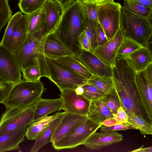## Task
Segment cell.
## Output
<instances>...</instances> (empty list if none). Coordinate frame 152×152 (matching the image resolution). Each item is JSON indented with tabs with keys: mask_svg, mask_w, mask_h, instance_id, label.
<instances>
[{
	"mask_svg": "<svg viewBox=\"0 0 152 152\" xmlns=\"http://www.w3.org/2000/svg\"><path fill=\"white\" fill-rule=\"evenodd\" d=\"M63 104L60 98L55 99L40 98L34 105V114L32 122L36 121L55 111H60Z\"/></svg>",
	"mask_w": 152,
	"mask_h": 152,
	"instance_id": "ffe728a7",
	"label": "cell"
},
{
	"mask_svg": "<svg viewBox=\"0 0 152 152\" xmlns=\"http://www.w3.org/2000/svg\"><path fill=\"white\" fill-rule=\"evenodd\" d=\"M21 71L14 54L0 44V79L14 85L22 80Z\"/></svg>",
	"mask_w": 152,
	"mask_h": 152,
	"instance_id": "30bf717a",
	"label": "cell"
},
{
	"mask_svg": "<svg viewBox=\"0 0 152 152\" xmlns=\"http://www.w3.org/2000/svg\"><path fill=\"white\" fill-rule=\"evenodd\" d=\"M130 1L138 3L152 8V0H129Z\"/></svg>",
	"mask_w": 152,
	"mask_h": 152,
	"instance_id": "bcb514c9",
	"label": "cell"
},
{
	"mask_svg": "<svg viewBox=\"0 0 152 152\" xmlns=\"http://www.w3.org/2000/svg\"><path fill=\"white\" fill-rule=\"evenodd\" d=\"M75 57L92 75L112 77V68L104 63L93 53L81 49Z\"/></svg>",
	"mask_w": 152,
	"mask_h": 152,
	"instance_id": "9a60e30c",
	"label": "cell"
},
{
	"mask_svg": "<svg viewBox=\"0 0 152 152\" xmlns=\"http://www.w3.org/2000/svg\"><path fill=\"white\" fill-rule=\"evenodd\" d=\"M22 73L23 79L27 81L39 80L41 77H44L40 67L37 65L27 67Z\"/></svg>",
	"mask_w": 152,
	"mask_h": 152,
	"instance_id": "d590c367",
	"label": "cell"
},
{
	"mask_svg": "<svg viewBox=\"0 0 152 152\" xmlns=\"http://www.w3.org/2000/svg\"><path fill=\"white\" fill-rule=\"evenodd\" d=\"M55 0L56 1H57V2H58L60 4H61V0Z\"/></svg>",
	"mask_w": 152,
	"mask_h": 152,
	"instance_id": "816d5d0a",
	"label": "cell"
},
{
	"mask_svg": "<svg viewBox=\"0 0 152 152\" xmlns=\"http://www.w3.org/2000/svg\"><path fill=\"white\" fill-rule=\"evenodd\" d=\"M87 83L96 87L106 94H116L112 77L92 75Z\"/></svg>",
	"mask_w": 152,
	"mask_h": 152,
	"instance_id": "4316f807",
	"label": "cell"
},
{
	"mask_svg": "<svg viewBox=\"0 0 152 152\" xmlns=\"http://www.w3.org/2000/svg\"><path fill=\"white\" fill-rule=\"evenodd\" d=\"M59 95L63 102L61 110L72 113L87 116L90 101L76 89H65L61 91Z\"/></svg>",
	"mask_w": 152,
	"mask_h": 152,
	"instance_id": "7c38bea8",
	"label": "cell"
},
{
	"mask_svg": "<svg viewBox=\"0 0 152 152\" xmlns=\"http://www.w3.org/2000/svg\"><path fill=\"white\" fill-rule=\"evenodd\" d=\"M34 105L26 108H13L6 110L1 115L0 137L33 121Z\"/></svg>",
	"mask_w": 152,
	"mask_h": 152,
	"instance_id": "9c48e42d",
	"label": "cell"
},
{
	"mask_svg": "<svg viewBox=\"0 0 152 152\" xmlns=\"http://www.w3.org/2000/svg\"><path fill=\"white\" fill-rule=\"evenodd\" d=\"M121 27L125 36L142 46H147L152 36V21L136 15L123 6L121 10Z\"/></svg>",
	"mask_w": 152,
	"mask_h": 152,
	"instance_id": "5b68a950",
	"label": "cell"
},
{
	"mask_svg": "<svg viewBox=\"0 0 152 152\" xmlns=\"http://www.w3.org/2000/svg\"><path fill=\"white\" fill-rule=\"evenodd\" d=\"M117 124L118 123L117 120L113 118L105 120L101 123L102 125L106 126H110Z\"/></svg>",
	"mask_w": 152,
	"mask_h": 152,
	"instance_id": "f6af8a7d",
	"label": "cell"
},
{
	"mask_svg": "<svg viewBox=\"0 0 152 152\" xmlns=\"http://www.w3.org/2000/svg\"><path fill=\"white\" fill-rule=\"evenodd\" d=\"M124 6L136 15L152 21V8L129 0H123Z\"/></svg>",
	"mask_w": 152,
	"mask_h": 152,
	"instance_id": "4dcf8cb0",
	"label": "cell"
},
{
	"mask_svg": "<svg viewBox=\"0 0 152 152\" xmlns=\"http://www.w3.org/2000/svg\"><path fill=\"white\" fill-rule=\"evenodd\" d=\"M45 91L43 83L40 80H22L14 85L3 104L6 110L27 108L34 105Z\"/></svg>",
	"mask_w": 152,
	"mask_h": 152,
	"instance_id": "277c9868",
	"label": "cell"
},
{
	"mask_svg": "<svg viewBox=\"0 0 152 152\" xmlns=\"http://www.w3.org/2000/svg\"><path fill=\"white\" fill-rule=\"evenodd\" d=\"M27 126H23L0 137V152L19 150V144L25 140Z\"/></svg>",
	"mask_w": 152,
	"mask_h": 152,
	"instance_id": "44dd1931",
	"label": "cell"
},
{
	"mask_svg": "<svg viewBox=\"0 0 152 152\" xmlns=\"http://www.w3.org/2000/svg\"><path fill=\"white\" fill-rule=\"evenodd\" d=\"M144 145L142 146L139 148L134 150L131 151V152H152V146L143 148Z\"/></svg>",
	"mask_w": 152,
	"mask_h": 152,
	"instance_id": "7dc6e473",
	"label": "cell"
},
{
	"mask_svg": "<svg viewBox=\"0 0 152 152\" xmlns=\"http://www.w3.org/2000/svg\"><path fill=\"white\" fill-rule=\"evenodd\" d=\"M81 87L82 95L90 101L100 99L107 95L96 87L87 83Z\"/></svg>",
	"mask_w": 152,
	"mask_h": 152,
	"instance_id": "e575fe53",
	"label": "cell"
},
{
	"mask_svg": "<svg viewBox=\"0 0 152 152\" xmlns=\"http://www.w3.org/2000/svg\"><path fill=\"white\" fill-rule=\"evenodd\" d=\"M112 70L114 86L121 107L126 114H141L142 109L135 85V72L125 58L116 57Z\"/></svg>",
	"mask_w": 152,
	"mask_h": 152,
	"instance_id": "6da1fadb",
	"label": "cell"
},
{
	"mask_svg": "<svg viewBox=\"0 0 152 152\" xmlns=\"http://www.w3.org/2000/svg\"><path fill=\"white\" fill-rule=\"evenodd\" d=\"M13 86L0 79V103H3L5 100Z\"/></svg>",
	"mask_w": 152,
	"mask_h": 152,
	"instance_id": "ab89813d",
	"label": "cell"
},
{
	"mask_svg": "<svg viewBox=\"0 0 152 152\" xmlns=\"http://www.w3.org/2000/svg\"><path fill=\"white\" fill-rule=\"evenodd\" d=\"M59 113V112H58L53 115L46 116L30 124L26 131L27 139L29 140H35Z\"/></svg>",
	"mask_w": 152,
	"mask_h": 152,
	"instance_id": "484cf974",
	"label": "cell"
},
{
	"mask_svg": "<svg viewBox=\"0 0 152 152\" xmlns=\"http://www.w3.org/2000/svg\"><path fill=\"white\" fill-rule=\"evenodd\" d=\"M142 47L135 41L125 36L119 48L116 57L118 59L126 58Z\"/></svg>",
	"mask_w": 152,
	"mask_h": 152,
	"instance_id": "f546056e",
	"label": "cell"
},
{
	"mask_svg": "<svg viewBox=\"0 0 152 152\" xmlns=\"http://www.w3.org/2000/svg\"><path fill=\"white\" fill-rule=\"evenodd\" d=\"M86 117V116L66 112L53 136L52 144L72 133Z\"/></svg>",
	"mask_w": 152,
	"mask_h": 152,
	"instance_id": "e0dca14e",
	"label": "cell"
},
{
	"mask_svg": "<svg viewBox=\"0 0 152 152\" xmlns=\"http://www.w3.org/2000/svg\"><path fill=\"white\" fill-rule=\"evenodd\" d=\"M124 36V32L121 27L112 39L97 47L93 53L104 63L112 68L115 64L119 48Z\"/></svg>",
	"mask_w": 152,
	"mask_h": 152,
	"instance_id": "5bb4252c",
	"label": "cell"
},
{
	"mask_svg": "<svg viewBox=\"0 0 152 152\" xmlns=\"http://www.w3.org/2000/svg\"><path fill=\"white\" fill-rule=\"evenodd\" d=\"M135 72L144 70L152 63L151 52L147 46H142L125 58Z\"/></svg>",
	"mask_w": 152,
	"mask_h": 152,
	"instance_id": "d6986e66",
	"label": "cell"
},
{
	"mask_svg": "<svg viewBox=\"0 0 152 152\" xmlns=\"http://www.w3.org/2000/svg\"></svg>",
	"mask_w": 152,
	"mask_h": 152,
	"instance_id": "f5cc1de1",
	"label": "cell"
},
{
	"mask_svg": "<svg viewBox=\"0 0 152 152\" xmlns=\"http://www.w3.org/2000/svg\"><path fill=\"white\" fill-rule=\"evenodd\" d=\"M126 114L129 123L136 129L139 130L144 137L146 135L152 134V123L144 119L141 114H137L134 112Z\"/></svg>",
	"mask_w": 152,
	"mask_h": 152,
	"instance_id": "83f0119b",
	"label": "cell"
},
{
	"mask_svg": "<svg viewBox=\"0 0 152 152\" xmlns=\"http://www.w3.org/2000/svg\"><path fill=\"white\" fill-rule=\"evenodd\" d=\"M76 0H61V4L64 10Z\"/></svg>",
	"mask_w": 152,
	"mask_h": 152,
	"instance_id": "c3c4849f",
	"label": "cell"
},
{
	"mask_svg": "<svg viewBox=\"0 0 152 152\" xmlns=\"http://www.w3.org/2000/svg\"><path fill=\"white\" fill-rule=\"evenodd\" d=\"M135 83L140 104L147 115L152 121V77L144 70L135 73Z\"/></svg>",
	"mask_w": 152,
	"mask_h": 152,
	"instance_id": "8fae6325",
	"label": "cell"
},
{
	"mask_svg": "<svg viewBox=\"0 0 152 152\" xmlns=\"http://www.w3.org/2000/svg\"><path fill=\"white\" fill-rule=\"evenodd\" d=\"M81 2L87 4H96L97 0H79Z\"/></svg>",
	"mask_w": 152,
	"mask_h": 152,
	"instance_id": "681fc988",
	"label": "cell"
},
{
	"mask_svg": "<svg viewBox=\"0 0 152 152\" xmlns=\"http://www.w3.org/2000/svg\"><path fill=\"white\" fill-rule=\"evenodd\" d=\"M100 99L107 105L113 114H116L118 110L121 106L117 94H107Z\"/></svg>",
	"mask_w": 152,
	"mask_h": 152,
	"instance_id": "f35d334b",
	"label": "cell"
},
{
	"mask_svg": "<svg viewBox=\"0 0 152 152\" xmlns=\"http://www.w3.org/2000/svg\"><path fill=\"white\" fill-rule=\"evenodd\" d=\"M66 112H59L58 115L52 120L42 133L35 140L31 152H36L48 143L51 142L53 136Z\"/></svg>",
	"mask_w": 152,
	"mask_h": 152,
	"instance_id": "603a6c76",
	"label": "cell"
},
{
	"mask_svg": "<svg viewBox=\"0 0 152 152\" xmlns=\"http://www.w3.org/2000/svg\"><path fill=\"white\" fill-rule=\"evenodd\" d=\"M47 0H19L18 6L22 12L29 15L43 7Z\"/></svg>",
	"mask_w": 152,
	"mask_h": 152,
	"instance_id": "d6a6232c",
	"label": "cell"
},
{
	"mask_svg": "<svg viewBox=\"0 0 152 152\" xmlns=\"http://www.w3.org/2000/svg\"><path fill=\"white\" fill-rule=\"evenodd\" d=\"M28 15V34L31 36L46 23L43 7L41 8Z\"/></svg>",
	"mask_w": 152,
	"mask_h": 152,
	"instance_id": "f1b7e54d",
	"label": "cell"
},
{
	"mask_svg": "<svg viewBox=\"0 0 152 152\" xmlns=\"http://www.w3.org/2000/svg\"><path fill=\"white\" fill-rule=\"evenodd\" d=\"M123 136L115 131L95 132L83 143L88 148L92 150H99L103 147L119 142L123 140Z\"/></svg>",
	"mask_w": 152,
	"mask_h": 152,
	"instance_id": "2e32d148",
	"label": "cell"
},
{
	"mask_svg": "<svg viewBox=\"0 0 152 152\" xmlns=\"http://www.w3.org/2000/svg\"><path fill=\"white\" fill-rule=\"evenodd\" d=\"M79 49H83L92 53L89 41L85 32L83 31L77 38Z\"/></svg>",
	"mask_w": 152,
	"mask_h": 152,
	"instance_id": "b9f144b4",
	"label": "cell"
},
{
	"mask_svg": "<svg viewBox=\"0 0 152 152\" xmlns=\"http://www.w3.org/2000/svg\"><path fill=\"white\" fill-rule=\"evenodd\" d=\"M28 34V15H23L18 20L12 33L9 49L15 54L22 46Z\"/></svg>",
	"mask_w": 152,
	"mask_h": 152,
	"instance_id": "7402d4cb",
	"label": "cell"
},
{
	"mask_svg": "<svg viewBox=\"0 0 152 152\" xmlns=\"http://www.w3.org/2000/svg\"><path fill=\"white\" fill-rule=\"evenodd\" d=\"M49 71V79L60 91L65 89H76L87 84L88 79L68 69L54 59L46 57Z\"/></svg>",
	"mask_w": 152,
	"mask_h": 152,
	"instance_id": "52a82bcc",
	"label": "cell"
},
{
	"mask_svg": "<svg viewBox=\"0 0 152 152\" xmlns=\"http://www.w3.org/2000/svg\"><path fill=\"white\" fill-rule=\"evenodd\" d=\"M53 59L68 69L88 79L92 75L87 68L75 56H66Z\"/></svg>",
	"mask_w": 152,
	"mask_h": 152,
	"instance_id": "d4e9b609",
	"label": "cell"
},
{
	"mask_svg": "<svg viewBox=\"0 0 152 152\" xmlns=\"http://www.w3.org/2000/svg\"><path fill=\"white\" fill-rule=\"evenodd\" d=\"M8 0H0V31L12 16Z\"/></svg>",
	"mask_w": 152,
	"mask_h": 152,
	"instance_id": "8d00e7d4",
	"label": "cell"
},
{
	"mask_svg": "<svg viewBox=\"0 0 152 152\" xmlns=\"http://www.w3.org/2000/svg\"><path fill=\"white\" fill-rule=\"evenodd\" d=\"M46 23L34 35L27 36L22 47L15 54L17 62L22 72L27 67L32 65L39 66L44 77H50L49 67L42 52V40L47 33Z\"/></svg>",
	"mask_w": 152,
	"mask_h": 152,
	"instance_id": "3957f363",
	"label": "cell"
},
{
	"mask_svg": "<svg viewBox=\"0 0 152 152\" xmlns=\"http://www.w3.org/2000/svg\"><path fill=\"white\" fill-rule=\"evenodd\" d=\"M108 0H97L96 5L100 4Z\"/></svg>",
	"mask_w": 152,
	"mask_h": 152,
	"instance_id": "f907efd6",
	"label": "cell"
},
{
	"mask_svg": "<svg viewBox=\"0 0 152 152\" xmlns=\"http://www.w3.org/2000/svg\"><path fill=\"white\" fill-rule=\"evenodd\" d=\"M113 118L115 119L118 124H129L128 116L122 107H120L115 114H113Z\"/></svg>",
	"mask_w": 152,
	"mask_h": 152,
	"instance_id": "7bdbcfd3",
	"label": "cell"
},
{
	"mask_svg": "<svg viewBox=\"0 0 152 152\" xmlns=\"http://www.w3.org/2000/svg\"><path fill=\"white\" fill-rule=\"evenodd\" d=\"M23 14L20 12H16L8 22L3 38L0 44L9 49L12 36L15 25Z\"/></svg>",
	"mask_w": 152,
	"mask_h": 152,
	"instance_id": "1f68e13d",
	"label": "cell"
},
{
	"mask_svg": "<svg viewBox=\"0 0 152 152\" xmlns=\"http://www.w3.org/2000/svg\"><path fill=\"white\" fill-rule=\"evenodd\" d=\"M97 25L94 24L91 20L85 18L83 31L89 41L91 52L93 53L98 47L96 40V31Z\"/></svg>",
	"mask_w": 152,
	"mask_h": 152,
	"instance_id": "836d02e7",
	"label": "cell"
},
{
	"mask_svg": "<svg viewBox=\"0 0 152 152\" xmlns=\"http://www.w3.org/2000/svg\"><path fill=\"white\" fill-rule=\"evenodd\" d=\"M102 126L100 124L92 121L86 116L72 133L52 145L54 148L57 150L75 148L82 145L91 135L96 132Z\"/></svg>",
	"mask_w": 152,
	"mask_h": 152,
	"instance_id": "ba28073f",
	"label": "cell"
},
{
	"mask_svg": "<svg viewBox=\"0 0 152 152\" xmlns=\"http://www.w3.org/2000/svg\"><path fill=\"white\" fill-rule=\"evenodd\" d=\"M96 40L98 47L104 44L108 41L106 34L99 23L98 24L96 28Z\"/></svg>",
	"mask_w": 152,
	"mask_h": 152,
	"instance_id": "ee69618b",
	"label": "cell"
},
{
	"mask_svg": "<svg viewBox=\"0 0 152 152\" xmlns=\"http://www.w3.org/2000/svg\"><path fill=\"white\" fill-rule=\"evenodd\" d=\"M99 128L101 131L125 130L128 129H135L134 126L129 124H117L110 126H106L102 125Z\"/></svg>",
	"mask_w": 152,
	"mask_h": 152,
	"instance_id": "60d3db41",
	"label": "cell"
},
{
	"mask_svg": "<svg viewBox=\"0 0 152 152\" xmlns=\"http://www.w3.org/2000/svg\"><path fill=\"white\" fill-rule=\"evenodd\" d=\"M47 27V34L55 31L62 17L64 9L54 0H47L43 6Z\"/></svg>",
	"mask_w": 152,
	"mask_h": 152,
	"instance_id": "ac0fdd59",
	"label": "cell"
},
{
	"mask_svg": "<svg viewBox=\"0 0 152 152\" xmlns=\"http://www.w3.org/2000/svg\"><path fill=\"white\" fill-rule=\"evenodd\" d=\"M96 6L99 23L109 40L121 27L122 6L114 0H108Z\"/></svg>",
	"mask_w": 152,
	"mask_h": 152,
	"instance_id": "8992f818",
	"label": "cell"
},
{
	"mask_svg": "<svg viewBox=\"0 0 152 152\" xmlns=\"http://www.w3.org/2000/svg\"><path fill=\"white\" fill-rule=\"evenodd\" d=\"M42 52L45 57L54 59L75 55L55 31L45 34L42 40Z\"/></svg>",
	"mask_w": 152,
	"mask_h": 152,
	"instance_id": "4fadbf2b",
	"label": "cell"
},
{
	"mask_svg": "<svg viewBox=\"0 0 152 152\" xmlns=\"http://www.w3.org/2000/svg\"><path fill=\"white\" fill-rule=\"evenodd\" d=\"M85 20L80 2L76 0L64 10L55 31L73 52L75 56L80 51L77 38L83 31Z\"/></svg>",
	"mask_w": 152,
	"mask_h": 152,
	"instance_id": "7a4b0ae2",
	"label": "cell"
},
{
	"mask_svg": "<svg viewBox=\"0 0 152 152\" xmlns=\"http://www.w3.org/2000/svg\"><path fill=\"white\" fill-rule=\"evenodd\" d=\"M87 117L92 121L101 124L105 120L113 118V113L100 99L90 101Z\"/></svg>",
	"mask_w": 152,
	"mask_h": 152,
	"instance_id": "cb8c5ba5",
	"label": "cell"
},
{
	"mask_svg": "<svg viewBox=\"0 0 152 152\" xmlns=\"http://www.w3.org/2000/svg\"><path fill=\"white\" fill-rule=\"evenodd\" d=\"M80 3L85 18L91 20L97 26L99 23L96 5Z\"/></svg>",
	"mask_w": 152,
	"mask_h": 152,
	"instance_id": "74e56055",
	"label": "cell"
}]
</instances>
